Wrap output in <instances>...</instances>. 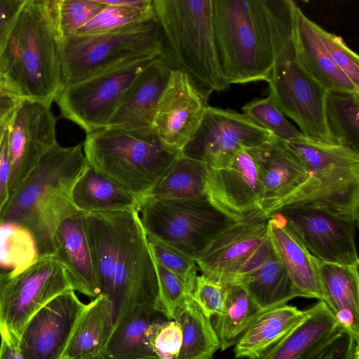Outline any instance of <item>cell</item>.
<instances>
[{
    "label": "cell",
    "instance_id": "18",
    "mask_svg": "<svg viewBox=\"0 0 359 359\" xmlns=\"http://www.w3.org/2000/svg\"><path fill=\"white\" fill-rule=\"evenodd\" d=\"M209 96L186 74L173 69L158 102L153 130L181 151L199 126Z\"/></svg>",
    "mask_w": 359,
    "mask_h": 359
},
{
    "label": "cell",
    "instance_id": "11",
    "mask_svg": "<svg viewBox=\"0 0 359 359\" xmlns=\"http://www.w3.org/2000/svg\"><path fill=\"white\" fill-rule=\"evenodd\" d=\"M69 290L73 287L67 272L53 255L40 256L23 271L10 276L0 293V336L20 341L30 318Z\"/></svg>",
    "mask_w": 359,
    "mask_h": 359
},
{
    "label": "cell",
    "instance_id": "17",
    "mask_svg": "<svg viewBox=\"0 0 359 359\" xmlns=\"http://www.w3.org/2000/svg\"><path fill=\"white\" fill-rule=\"evenodd\" d=\"M86 304L74 290L55 297L26 324L20 338L24 359H65V353Z\"/></svg>",
    "mask_w": 359,
    "mask_h": 359
},
{
    "label": "cell",
    "instance_id": "37",
    "mask_svg": "<svg viewBox=\"0 0 359 359\" xmlns=\"http://www.w3.org/2000/svg\"><path fill=\"white\" fill-rule=\"evenodd\" d=\"M242 113L255 124L286 142L304 136L277 107L269 96L252 100L242 107Z\"/></svg>",
    "mask_w": 359,
    "mask_h": 359
},
{
    "label": "cell",
    "instance_id": "21",
    "mask_svg": "<svg viewBox=\"0 0 359 359\" xmlns=\"http://www.w3.org/2000/svg\"><path fill=\"white\" fill-rule=\"evenodd\" d=\"M173 69L162 56L154 60L130 84L107 127L153 130L157 106Z\"/></svg>",
    "mask_w": 359,
    "mask_h": 359
},
{
    "label": "cell",
    "instance_id": "47",
    "mask_svg": "<svg viewBox=\"0 0 359 359\" xmlns=\"http://www.w3.org/2000/svg\"><path fill=\"white\" fill-rule=\"evenodd\" d=\"M11 170L6 133L0 145V215L10 196Z\"/></svg>",
    "mask_w": 359,
    "mask_h": 359
},
{
    "label": "cell",
    "instance_id": "27",
    "mask_svg": "<svg viewBox=\"0 0 359 359\" xmlns=\"http://www.w3.org/2000/svg\"><path fill=\"white\" fill-rule=\"evenodd\" d=\"M160 316L152 306L130 309L114 327L101 359H158L149 344L147 329L160 320Z\"/></svg>",
    "mask_w": 359,
    "mask_h": 359
},
{
    "label": "cell",
    "instance_id": "50",
    "mask_svg": "<svg viewBox=\"0 0 359 359\" xmlns=\"http://www.w3.org/2000/svg\"><path fill=\"white\" fill-rule=\"evenodd\" d=\"M101 4L131 9L148 10L154 8V0H97Z\"/></svg>",
    "mask_w": 359,
    "mask_h": 359
},
{
    "label": "cell",
    "instance_id": "38",
    "mask_svg": "<svg viewBox=\"0 0 359 359\" xmlns=\"http://www.w3.org/2000/svg\"><path fill=\"white\" fill-rule=\"evenodd\" d=\"M49 5L59 38L74 34L104 7L97 0H54Z\"/></svg>",
    "mask_w": 359,
    "mask_h": 359
},
{
    "label": "cell",
    "instance_id": "32",
    "mask_svg": "<svg viewBox=\"0 0 359 359\" xmlns=\"http://www.w3.org/2000/svg\"><path fill=\"white\" fill-rule=\"evenodd\" d=\"M253 303L264 311L298 297L283 265L273 254L239 285Z\"/></svg>",
    "mask_w": 359,
    "mask_h": 359
},
{
    "label": "cell",
    "instance_id": "26",
    "mask_svg": "<svg viewBox=\"0 0 359 359\" xmlns=\"http://www.w3.org/2000/svg\"><path fill=\"white\" fill-rule=\"evenodd\" d=\"M70 199L77 210L86 214L139 212L142 201L88 164L72 187Z\"/></svg>",
    "mask_w": 359,
    "mask_h": 359
},
{
    "label": "cell",
    "instance_id": "20",
    "mask_svg": "<svg viewBox=\"0 0 359 359\" xmlns=\"http://www.w3.org/2000/svg\"><path fill=\"white\" fill-rule=\"evenodd\" d=\"M267 221L233 222L195 260L201 274L222 285L267 238Z\"/></svg>",
    "mask_w": 359,
    "mask_h": 359
},
{
    "label": "cell",
    "instance_id": "40",
    "mask_svg": "<svg viewBox=\"0 0 359 359\" xmlns=\"http://www.w3.org/2000/svg\"><path fill=\"white\" fill-rule=\"evenodd\" d=\"M155 15L154 8L131 9L104 5L101 11L75 34H95L123 27Z\"/></svg>",
    "mask_w": 359,
    "mask_h": 359
},
{
    "label": "cell",
    "instance_id": "51",
    "mask_svg": "<svg viewBox=\"0 0 359 359\" xmlns=\"http://www.w3.org/2000/svg\"><path fill=\"white\" fill-rule=\"evenodd\" d=\"M14 109L10 111L0 121V145L6 133L7 128L12 117Z\"/></svg>",
    "mask_w": 359,
    "mask_h": 359
},
{
    "label": "cell",
    "instance_id": "16",
    "mask_svg": "<svg viewBox=\"0 0 359 359\" xmlns=\"http://www.w3.org/2000/svg\"><path fill=\"white\" fill-rule=\"evenodd\" d=\"M206 193L208 200L234 222L265 220L262 186L249 149L240 151L226 168H210Z\"/></svg>",
    "mask_w": 359,
    "mask_h": 359
},
{
    "label": "cell",
    "instance_id": "28",
    "mask_svg": "<svg viewBox=\"0 0 359 359\" xmlns=\"http://www.w3.org/2000/svg\"><path fill=\"white\" fill-rule=\"evenodd\" d=\"M112 305L100 294L81 315L65 353V359H101L113 331Z\"/></svg>",
    "mask_w": 359,
    "mask_h": 359
},
{
    "label": "cell",
    "instance_id": "19",
    "mask_svg": "<svg viewBox=\"0 0 359 359\" xmlns=\"http://www.w3.org/2000/svg\"><path fill=\"white\" fill-rule=\"evenodd\" d=\"M249 151L258 168L263 190V215L266 220L292 201L309 175L285 143L276 138Z\"/></svg>",
    "mask_w": 359,
    "mask_h": 359
},
{
    "label": "cell",
    "instance_id": "8",
    "mask_svg": "<svg viewBox=\"0 0 359 359\" xmlns=\"http://www.w3.org/2000/svg\"><path fill=\"white\" fill-rule=\"evenodd\" d=\"M285 143L309 175L305 185L285 208L320 206L358 221L359 152L304 136Z\"/></svg>",
    "mask_w": 359,
    "mask_h": 359
},
{
    "label": "cell",
    "instance_id": "24",
    "mask_svg": "<svg viewBox=\"0 0 359 359\" xmlns=\"http://www.w3.org/2000/svg\"><path fill=\"white\" fill-rule=\"evenodd\" d=\"M266 221L268 237L273 252L286 271L297 297L323 300L320 262L277 213L271 215Z\"/></svg>",
    "mask_w": 359,
    "mask_h": 359
},
{
    "label": "cell",
    "instance_id": "43",
    "mask_svg": "<svg viewBox=\"0 0 359 359\" xmlns=\"http://www.w3.org/2000/svg\"><path fill=\"white\" fill-rule=\"evenodd\" d=\"M358 343L348 332L338 328L299 359H359Z\"/></svg>",
    "mask_w": 359,
    "mask_h": 359
},
{
    "label": "cell",
    "instance_id": "52",
    "mask_svg": "<svg viewBox=\"0 0 359 359\" xmlns=\"http://www.w3.org/2000/svg\"><path fill=\"white\" fill-rule=\"evenodd\" d=\"M11 273L0 269V293L10 278Z\"/></svg>",
    "mask_w": 359,
    "mask_h": 359
},
{
    "label": "cell",
    "instance_id": "29",
    "mask_svg": "<svg viewBox=\"0 0 359 359\" xmlns=\"http://www.w3.org/2000/svg\"><path fill=\"white\" fill-rule=\"evenodd\" d=\"M307 311L304 320L259 359H299L338 328L332 313L323 300H319Z\"/></svg>",
    "mask_w": 359,
    "mask_h": 359
},
{
    "label": "cell",
    "instance_id": "35",
    "mask_svg": "<svg viewBox=\"0 0 359 359\" xmlns=\"http://www.w3.org/2000/svg\"><path fill=\"white\" fill-rule=\"evenodd\" d=\"M325 115L334 142L359 152V93H327Z\"/></svg>",
    "mask_w": 359,
    "mask_h": 359
},
{
    "label": "cell",
    "instance_id": "45",
    "mask_svg": "<svg viewBox=\"0 0 359 359\" xmlns=\"http://www.w3.org/2000/svg\"><path fill=\"white\" fill-rule=\"evenodd\" d=\"M191 296L205 316L211 318L223 311L225 286L203 274L198 275Z\"/></svg>",
    "mask_w": 359,
    "mask_h": 359
},
{
    "label": "cell",
    "instance_id": "15",
    "mask_svg": "<svg viewBox=\"0 0 359 359\" xmlns=\"http://www.w3.org/2000/svg\"><path fill=\"white\" fill-rule=\"evenodd\" d=\"M56 123L51 105L29 100H19L6 131L11 169L10 194L43 156L58 144Z\"/></svg>",
    "mask_w": 359,
    "mask_h": 359
},
{
    "label": "cell",
    "instance_id": "2",
    "mask_svg": "<svg viewBox=\"0 0 359 359\" xmlns=\"http://www.w3.org/2000/svg\"><path fill=\"white\" fill-rule=\"evenodd\" d=\"M295 4L292 0H212L219 56L230 86L267 81L292 42Z\"/></svg>",
    "mask_w": 359,
    "mask_h": 359
},
{
    "label": "cell",
    "instance_id": "44",
    "mask_svg": "<svg viewBox=\"0 0 359 359\" xmlns=\"http://www.w3.org/2000/svg\"><path fill=\"white\" fill-rule=\"evenodd\" d=\"M149 344L158 359H175L182 346L181 329L175 320H158L147 329Z\"/></svg>",
    "mask_w": 359,
    "mask_h": 359
},
{
    "label": "cell",
    "instance_id": "22",
    "mask_svg": "<svg viewBox=\"0 0 359 359\" xmlns=\"http://www.w3.org/2000/svg\"><path fill=\"white\" fill-rule=\"evenodd\" d=\"M53 255L65 266L73 290L100 294L88 238L86 215L76 210L62 219L52 236Z\"/></svg>",
    "mask_w": 359,
    "mask_h": 359
},
{
    "label": "cell",
    "instance_id": "6",
    "mask_svg": "<svg viewBox=\"0 0 359 359\" xmlns=\"http://www.w3.org/2000/svg\"><path fill=\"white\" fill-rule=\"evenodd\" d=\"M83 150L90 166L142 199L181 154L154 130L110 127L86 134Z\"/></svg>",
    "mask_w": 359,
    "mask_h": 359
},
{
    "label": "cell",
    "instance_id": "36",
    "mask_svg": "<svg viewBox=\"0 0 359 359\" xmlns=\"http://www.w3.org/2000/svg\"><path fill=\"white\" fill-rule=\"evenodd\" d=\"M36 241L23 226L0 222V269L16 275L32 265L39 258Z\"/></svg>",
    "mask_w": 359,
    "mask_h": 359
},
{
    "label": "cell",
    "instance_id": "39",
    "mask_svg": "<svg viewBox=\"0 0 359 359\" xmlns=\"http://www.w3.org/2000/svg\"><path fill=\"white\" fill-rule=\"evenodd\" d=\"M147 240L154 261L177 276L192 294L198 270L196 261L154 237L147 236Z\"/></svg>",
    "mask_w": 359,
    "mask_h": 359
},
{
    "label": "cell",
    "instance_id": "30",
    "mask_svg": "<svg viewBox=\"0 0 359 359\" xmlns=\"http://www.w3.org/2000/svg\"><path fill=\"white\" fill-rule=\"evenodd\" d=\"M173 320L182 332V346L175 359H212L220 343L211 323L191 294L177 307Z\"/></svg>",
    "mask_w": 359,
    "mask_h": 359
},
{
    "label": "cell",
    "instance_id": "14",
    "mask_svg": "<svg viewBox=\"0 0 359 359\" xmlns=\"http://www.w3.org/2000/svg\"><path fill=\"white\" fill-rule=\"evenodd\" d=\"M320 262L359 266L358 221L326 208L296 205L276 212Z\"/></svg>",
    "mask_w": 359,
    "mask_h": 359
},
{
    "label": "cell",
    "instance_id": "5",
    "mask_svg": "<svg viewBox=\"0 0 359 359\" xmlns=\"http://www.w3.org/2000/svg\"><path fill=\"white\" fill-rule=\"evenodd\" d=\"M164 57L210 95L228 89L215 38L212 0H154Z\"/></svg>",
    "mask_w": 359,
    "mask_h": 359
},
{
    "label": "cell",
    "instance_id": "33",
    "mask_svg": "<svg viewBox=\"0 0 359 359\" xmlns=\"http://www.w3.org/2000/svg\"><path fill=\"white\" fill-rule=\"evenodd\" d=\"M224 286V309L219 315L215 316L212 325L222 351L235 345L248 325L262 312L243 287L233 284Z\"/></svg>",
    "mask_w": 359,
    "mask_h": 359
},
{
    "label": "cell",
    "instance_id": "25",
    "mask_svg": "<svg viewBox=\"0 0 359 359\" xmlns=\"http://www.w3.org/2000/svg\"><path fill=\"white\" fill-rule=\"evenodd\" d=\"M307 315V309L302 311L287 304L261 312L235 344V358L259 359Z\"/></svg>",
    "mask_w": 359,
    "mask_h": 359
},
{
    "label": "cell",
    "instance_id": "13",
    "mask_svg": "<svg viewBox=\"0 0 359 359\" xmlns=\"http://www.w3.org/2000/svg\"><path fill=\"white\" fill-rule=\"evenodd\" d=\"M274 138L244 114L208 105L181 154L219 170L230 165L242 150L257 147Z\"/></svg>",
    "mask_w": 359,
    "mask_h": 359
},
{
    "label": "cell",
    "instance_id": "9",
    "mask_svg": "<svg viewBox=\"0 0 359 359\" xmlns=\"http://www.w3.org/2000/svg\"><path fill=\"white\" fill-rule=\"evenodd\" d=\"M139 213L147 236L196 260L233 222L208 200L142 199Z\"/></svg>",
    "mask_w": 359,
    "mask_h": 359
},
{
    "label": "cell",
    "instance_id": "46",
    "mask_svg": "<svg viewBox=\"0 0 359 359\" xmlns=\"http://www.w3.org/2000/svg\"><path fill=\"white\" fill-rule=\"evenodd\" d=\"M27 0H0V53L4 48Z\"/></svg>",
    "mask_w": 359,
    "mask_h": 359
},
{
    "label": "cell",
    "instance_id": "49",
    "mask_svg": "<svg viewBox=\"0 0 359 359\" xmlns=\"http://www.w3.org/2000/svg\"><path fill=\"white\" fill-rule=\"evenodd\" d=\"M20 341L11 337L1 335L0 359H24L19 345Z\"/></svg>",
    "mask_w": 359,
    "mask_h": 359
},
{
    "label": "cell",
    "instance_id": "42",
    "mask_svg": "<svg viewBox=\"0 0 359 359\" xmlns=\"http://www.w3.org/2000/svg\"><path fill=\"white\" fill-rule=\"evenodd\" d=\"M316 30L333 62L359 88V57L343 39L316 24Z\"/></svg>",
    "mask_w": 359,
    "mask_h": 359
},
{
    "label": "cell",
    "instance_id": "1",
    "mask_svg": "<svg viewBox=\"0 0 359 359\" xmlns=\"http://www.w3.org/2000/svg\"><path fill=\"white\" fill-rule=\"evenodd\" d=\"M86 215L100 294L111 303L114 327L135 306L157 310L156 264L139 212Z\"/></svg>",
    "mask_w": 359,
    "mask_h": 359
},
{
    "label": "cell",
    "instance_id": "10",
    "mask_svg": "<svg viewBox=\"0 0 359 359\" xmlns=\"http://www.w3.org/2000/svg\"><path fill=\"white\" fill-rule=\"evenodd\" d=\"M156 58L126 62L64 86L55 100L61 116L86 134L107 127L130 84Z\"/></svg>",
    "mask_w": 359,
    "mask_h": 359
},
{
    "label": "cell",
    "instance_id": "41",
    "mask_svg": "<svg viewBox=\"0 0 359 359\" xmlns=\"http://www.w3.org/2000/svg\"><path fill=\"white\" fill-rule=\"evenodd\" d=\"M155 264L158 284L157 310L171 320L177 307L190 293L184 283L177 276L156 262Z\"/></svg>",
    "mask_w": 359,
    "mask_h": 359
},
{
    "label": "cell",
    "instance_id": "4",
    "mask_svg": "<svg viewBox=\"0 0 359 359\" xmlns=\"http://www.w3.org/2000/svg\"><path fill=\"white\" fill-rule=\"evenodd\" d=\"M58 35L49 1L27 0L0 62L20 100L51 105L63 88Z\"/></svg>",
    "mask_w": 359,
    "mask_h": 359
},
{
    "label": "cell",
    "instance_id": "7",
    "mask_svg": "<svg viewBox=\"0 0 359 359\" xmlns=\"http://www.w3.org/2000/svg\"><path fill=\"white\" fill-rule=\"evenodd\" d=\"M163 41L156 14L107 32L60 37L58 49L63 86L126 62L161 57Z\"/></svg>",
    "mask_w": 359,
    "mask_h": 359
},
{
    "label": "cell",
    "instance_id": "12",
    "mask_svg": "<svg viewBox=\"0 0 359 359\" xmlns=\"http://www.w3.org/2000/svg\"><path fill=\"white\" fill-rule=\"evenodd\" d=\"M269 96L302 135L315 140L335 143L325 115L327 92L315 83L297 61L293 43L278 59L267 80Z\"/></svg>",
    "mask_w": 359,
    "mask_h": 359
},
{
    "label": "cell",
    "instance_id": "3",
    "mask_svg": "<svg viewBox=\"0 0 359 359\" xmlns=\"http://www.w3.org/2000/svg\"><path fill=\"white\" fill-rule=\"evenodd\" d=\"M88 165L83 143L57 144L10 194L0 222L18 223L33 235L39 256L53 255L52 236L60 221L76 210L70 194Z\"/></svg>",
    "mask_w": 359,
    "mask_h": 359
},
{
    "label": "cell",
    "instance_id": "48",
    "mask_svg": "<svg viewBox=\"0 0 359 359\" xmlns=\"http://www.w3.org/2000/svg\"><path fill=\"white\" fill-rule=\"evenodd\" d=\"M19 100L7 81L0 62V121L15 109Z\"/></svg>",
    "mask_w": 359,
    "mask_h": 359
},
{
    "label": "cell",
    "instance_id": "31",
    "mask_svg": "<svg viewBox=\"0 0 359 359\" xmlns=\"http://www.w3.org/2000/svg\"><path fill=\"white\" fill-rule=\"evenodd\" d=\"M210 167L181 154L144 198L154 200H208L206 186Z\"/></svg>",
    "mask_w": 359,
    "mask_h": 359
},
{
    "label": "cell",
    "instance_id": "23",
    "mask_svg": "<svg viewBox=\"0 0 359 359\" xmlns=\"http://www.w3.org/2000/svg\"><path fill=\"white\" fill-rule=\"evenodd\" d=\"M316 24L296 4L292 43L297 61L307 75L327 93H359V88L332 60L317 34Z\"/></svg>",
    "mask_w": 359,
    "mask_h": 359
},
{
    "label": "cell",
    "instance_id": "34",
    "mask_svg": "<svg viewBox=\"0 0 359 359\" xmlns=\"http://www.w3.org/2000/svg\"><path fill=\"white\" fill-rule=\"evenodd\" d=\"M319 272L323 301L332 314L341 310L359 314L358 266L320 262Z\"/></svg>",
    "mask_w": 359,
    "mask_h": 359
}]
</instances>
